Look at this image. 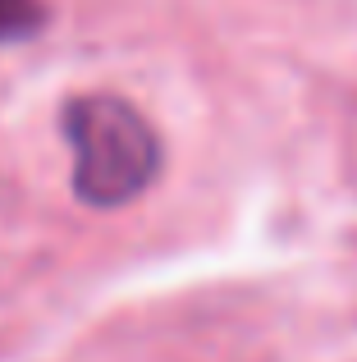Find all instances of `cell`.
<instances>
[{"label":"cell","instance_id":"cell-1","mask_svg":"<svg viewBox=\"0 0 357 362\" xmlns=\"http://www.w3.org/2000/svg\"><path fill=\"white\" fill-rule=\"evenodd\" d=\"M64 142L73 151V193L97 211L138 202L161 175V138L119 97L69 101Z\"/></svg>","mask_w":357,"mask_h":362},{"label":"cell","instance_id":"cell-2","mask_svg":"<svg viewBox=\"0 0 357 362\" xmlns=\"http://www.w3.org/2000/svg\"><path fill=\"white\" fill-rule=\"evenodd\" d=\"M42 18H46L42 0H0V46L32 37L42 28Z\"/></svg>","mask_w":357,"mask_h":362}]
</instances>
